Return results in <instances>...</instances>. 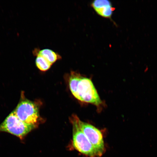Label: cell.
I'll return each mask as SVG.
<instances>
[{
    "label": "cell",
    "mask_w": 157,
    "mask_h": 157,
    "mask_svg": "<svg viewBox=\"0 0 157 157\" xmlns=\"http://www.w3.org/2000/svg\"><path fill=\"white\" fill-rule=\"evenodd\" d=\"M68 85L72 95L78 101L97 107L102 105V101L90 78L72 72L69 77Z\"/></svg>",
    "instance_id": "cell-1"
},
{
    "label": "cell",
    "mask_w": 157,
    "mask_h": 157,
    "mask_svg": "<svg viewBox=\"0 0 157 157\" xmlns=\"http://www.w3.org/2000/svg\"><path fill=\"white\" fill-rule=\"evenodd\" d=\"M39 105L38 101L27 99L21 91L20 99L13 111L23 122L38 127L43 120L39 114Z\"/></svg>",
    "instance_id": "cell-2"
},
{
    "label": "cell",
    "mask_w": 157,
    "mask_h": 157,
    "mask_svg": "<svg viewBox=\"0 0 157 157\" xmlns=\"http://www.w3.org/2000/svg\"><path fill=\"white\" fill-rule=\"evenodd\" d=\"M78 117L73 115L70 120L72 125V146L82 154L89 157H99L93 145L80 129Z\"/></svg>",
    "instance_id": "cell-3"
},
{
    "label": "cell",
    "mask_w": 157,
    "mask_h": 157,
    "mask_svg": "<svg viewBox=\"0 0 157 157\" xmlns=\"http://www.w3.org/2000/svg\"><path fill=\"white\" fill-rule=\"evenodd\" d=\"M38 127L23 122L13 111L0 124V132L9 133L23 141L29 133Z\"/></svg>",
    "instance_id": "cell-4"
},
{
    "label": "cell",
    "mask_w": 157,
    "mask_h": 157,
    "mask_svg": "<svg viewBox=\"0 0 157 157\" xmlns=\"http://www.w3.org/2000/svg\"><path fill=\"white\" fill-rule=\"evenodd\" d=\"M78 122L82 132L95 148L98 156L101 157L105 152V147L101 131L93 125L81 121L79 118Z\"/></svg>",
    "instance_id": "cell-5"
},
{
    "label": "cell",
    "mask_w": 157,
    "mask_h": 157,
    "mask_svg": "<svg viewBox=\"0 0 157 157\" xmlns=\"http://www.w3.org/2000/svg\"><path fill=\"white\" fill-rule=\"evenodd\" d=\"M91 6L97 14L105 18L111 19L115 10L111 2L108 0H95Z\"/></svg>",
    "instance_id": "cell-6"
},
{
    "label": "cell",
    "mask_w": 157,
    "mask_h": 157,
    "mask_svg": "<svg viewBox=\"0 0 157 157\" xmlns=\"http://www.w3.org/2000/svg\"><path fill=\"white\" fill-rule=\"evenodd\" d=\"M33 54L35 56L38 55L42 56L52 65L62 58L59 55L54 51L48 48L41 50H39L38 48H35L33 51Z\"/></svg>",
    "instance_id": "cell-7"
},
{
    "label": "cell",
    "mask_w": 157,
    "mask_h": 157,
    "mask_svg": "<svg viewBox=\"0 0 157 157\" xmlns=\"http://www.w3.org/2000/svg\"><path fill=\"white\" fill-rule=\"evenodd\" d=\"M35 60V66L38 69L42 72L48 71L51 68L52 64L43 57L39 55H36Z\"/></svg>",
    "instance_id": "cell-8"
}]
</instances>
